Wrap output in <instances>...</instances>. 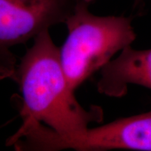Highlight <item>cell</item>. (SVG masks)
I'll return each mask as SVG.
<instances>
[{
    "label": "cell",
    "mask_w": 151,
    "mask_h": 151,
    "mask_svg": "<svg viewBox=\"0 0 151 151\" xmlns=\"http://www.w3.org/2000/svg\"><path fill=\"white\" fill-rule=\"evenodd\" d=\"M14 79L22 93L23 119L38 122V128L46 134L67 138L103 119L100 107L86 109L76 99L62 67L60 49L49 30L34 38L32 46L16 67Z\"/></svg>",
    "instance_id": "1"
},
{
    "label": "cell",
    "mask_w": 151,
    "mask_h": 151,
    "mask_svg": "<svg viewBox=\"0 0 151 151\" xmlns=\"http://www.w3.org/2000/svg\"><path fill=\"white\" fill-rule=\"evenodd\" d=\"M92 1H81L65 22L68 35L60 48L62 67L73 90L137 37L131 19L96 16L89 10Z\"/></svg>",
    "instance_id": "2"
},
{
    "label": "cell",
    "mask_w": 151,
    "mask_h": 151,
    "mask_svg": "<svg viewBox=\"0 0 151 151\" xmlns=\"http://www.w3.org/2000/svg\"><path fill=\"white\" fill-rule=\"evenodd\" d=\"M83 0H0L1 76L16 70L9 48L27 43L52 26L67 20Z\"/></svg>",
    "instance_id": "3"
},
{
    "label": "cell",
    "mask_w": 151,
    "mask_h": 151,
    "mask_svg": "<svg viewBox=\"0 0 151 151\" xmlns=\"http://www.w3.org/2000/svg\"><path fill=\"white\" fill-rule=\"evenodd\" d=\"M32 151H104L116 149L151 151V111L120 118L98 127H88L67 138L52 137L36 130L28 137Z\"/></svg>",
    "instance_id": "4"
},
{
    "label": "cell",
    "mask_w": 151,
    "mask_h": 151,
    "mask_svg": "<svg viewBox=\"0 0 151 151\" xmlns=\"http://www.w3.org/2000/svg\"><path fill=\"white\" fill-rule=\"evenodd\" d=\"M97 90L111 97L127 94L129 85H138L151 90V48L136 50L129 46L116 59L101 69Z\"/></svg>",
    "instance_id": "5"
},
{
    "label": "cell",
    "mask_w": 151,
    "mask_h": 151,
    "mask_svg": "<svg viewBox=\"0 0 151 151\" xmlns=\"http://www.w3.org/2000/svg\"><path fill=\"white\" fill-rule=\"evenodd\" d=\"M144 0H134V6H138L139 4H141Z\"/></svg>",
    "instance_id": "6"
}]
</instances>
